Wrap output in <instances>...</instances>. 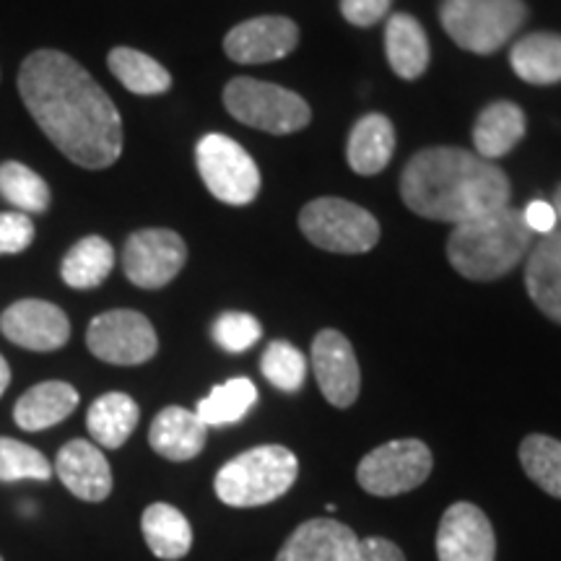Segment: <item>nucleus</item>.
Returning <instances> with one entry per match:
<instances>
[{
  "label": "nucleus",
  "mask_w": 561,
  "mask_h": 561,
  "mask_svg": "<svg viewBox=\"0 0 561 561\" xmlns=\"http://www.w3.org/2000/svg\"><path fill=\"white\" fill-rule=\"evenodd\" d=\"M359 561H405V553L388 538H362Z\"/></svg>",
  "instance_id": "38"
},
{
  "label": "nucleus",
  "mask_w": 561,
  "mask_h": 561,
  "mask_svg": "<svg viewBox=\"0 0 561 561\" xmlns=\"http://www.w3.org/2000/svg\"><path fill=\"white\" fill-rule=\"evenodd\" d=\"M520 462L528 479L546 494L561 500V442L546 434H530L520 445Z\"/></svg>",
  "instance_id": "31"
},
{
  "label": "nucleus",
  "mask_w": 561,
  "mask_h": 561,
  "mask_svg": "<svg viewBox=\"0 0 561 561\" xmlns=\"http://www.w3.org/2000/svg\"><path fill=\"white\" fill-rule=\"evenodd\" d=\"M195 164L208 193L227 206H248L261 193V170L234 138L203 136L195 146Z\"/></svg>",
  "instance_id": "8"
},
{
  "label": "nucleus",
  "mask_w": 561,
  "mask_h": 561,
  "mask_svg": "<svg viewBox=\"0 0 561 561\" xmlns=\"http://www.w3.org/2000/svg\"><path fill=\"white\" fill-rule=\"evenodd\" d=\"M297 455L280 445H261L237 455L216 473V496L229 507H263L294 486Z\"/></svg>",
  "instance_id": "4"
},
{
  "label": "nucleus",
  "mask_w": 561,
  "mask_h": 561,
  "mask_svg": "<svg viewBox=\"0 0 561 561\" xmlns=\"http://www.w3.org/2000/svg\"><path fill=\"white\" fill-rule=\"evenodd\" d=\"M210 335L229 354H242V351L252 348L261 341L263 325L261 320L252 318L248 312H224L214 320Z\"/></svg>",
  "instance_id": "34"
},
{
  "label": "nucleus",
  "mask_w": 561,
  "mask_h": 561,
  "mask_svg": "<svg viewBox=\"0 0 561 561\" xmlns=\"http://www.w3.org/2000/svg\"><path fill=\"white\" fill-rule=\"evenodd\" d=\"M115 268V250L104 237H83L66 252L60 278L70 289H96Z\"/></svg>",
  "instance_id": "27"
},
{
  "label": "nucleus",
  "mask_w": 561,
  "mask_h": 561,
  "mask_svg": "<svg viewBox=\"0 0 561 561\" xmlns=\"http://www.w3.org/2000/svg\"><path fill=\"white\" fill-rule=\"evenodd\" d=\"M224 107L237 123L248 128L273 133V136H289L307 128L312 121V110L297 91H289L278 83L248 79H231L224 89Z\"/></svg>",
  "instance_id": "6"
},
{
  "label": "nucleus",
  "mask_w": 561,
  "mask_h": 561,
  "mask_svg": "<svg viewBox=\"0 0 561 561\" xmlns=\"http://www.w3.org/2000/svg\"><path fill=\"white\" fill-rule=\"evenodd\" d=\"M528 121L525 112L515 102H494L481 110L479 121L473 125V146L481 159L494 161L507 157L525 138Z\"/></svg>",
  "instance_id": "22"
},
{
  "label": "nucleus",
  "mask_w": 561,
  "mask_h": 561,
  "mask_svg": "<svg viewBox=\"0 0 561 561\" xmlns=\"http://www.w3.org/2000/svg\"><path fill=\"white\" fill-rule=\"evenodd\" d=\"M34 242V221L21 210L0 214V255H19Z\"/></svg>",
  "instance_id": "35"
},
{
  "label": "nucleus",
  "mask_w": 561,
  "mask_h": 561,
  "mask_svg": "<svg viewBox=\"0 0 561 561\" xmlns=\"http://www.w3.org/2000/svg\"><path fill=\"white\" fill-rule=\"evenodd\" d=\"M299 229L314 248L339 255H362L380 242V221L367 208L343 198L307 203L299 214Z\"/></svg>",
  "instance_id": "7"
},
{
  "label": "nucleus",
  "mask_w": 561,
  "mask_h": 561,
  "mask_svg": "<svg viewBox=\"0 0 561 561\" xmlns=\"http://www.w3.org/2000/svg\"><path fill=\"white\" fill-rule=\"evenodd\" d=\"M107 66L115 73V79L138 96L164 94L172 87L170 70L159 60H153L151 55L133 50V47H115L107 55Z\"/></svg>",
  "instance_id": "28"
},
{
  "label": "nucleus",
  "mask_w": 561,
  "mask_h": 561,
  "mask_svg": "<svg viewBox=\"0 0 561 561\" xmlns=\"http://www.w3.org/2000/svg\"><path fill=\"white\" fill-rule=\"evenodd\" d=\"M138 419L140 409L130 396H125V392H104L102 398L91 403L87 426L96 445L107 447V450H117L136 432Z\"/></svg>",
  "instance_id": "25"
},
{
  "label": "nucleus",
  "mask_w": 561,
  "mask_h": 561,
  "mask_svg": "<svg viewBox=\"0 0 561 561\" xmlns=\"http://www.w3.org/2000/svg\"><path fill=\"white\" fill-rule=\"evenodd\" d=\"M299 45V26L286 16H257L242 21L224 37V53L240 66L284 60Z\"/></svg>",
  "instance_id": "12"
},
{
  "label": "nucleus",
  "mask_w": 561,
  "mask_h": 561,
  "mask_svg": "<svg viewBox=\"0 0 561 561\" xmlns=\"http://www.w3.org/2000/svg\"><path fill=\"white\" fill-rule=\"evenodd\" d=\"M551 206H553V210H557V219L561 221V185L557 187V193H553V203H551Z\"/></svg>",
  "instance_id": "40"
},
{
  "label": "nucleus",
  "mask_w": 561,
  "mask_h": 561,
  "mask_svg": "<svg viewBox=\"0 0 561 561\" xmlns=\"http://www.w3.org/2000/svg\"><path fill=\"white\" fill-rule=\"evenodd\" d=\"M261 369L263 377L273 385V388L284 392H297L301 390V385H305L307 359L289 341H273L271 346L265 348Z\"/></svg>",
  "instance_id": "32"
},
{
  "label": "nucleus",
  "mask_w": 561,
  "mask_h": 561,
  "mask_svg": "<svg viewBox=\"0 0 561 561\" xmlns=\"http://www.w3.org/2000/svg\"><path fill=\"white\" fill-rule=\"evenodd\" d=\"M432 473V450L421 439H396L371 450L356 468V481L371 496H398L419 489Z\"/></svg>",
  "instance_id": "9"
},
{
  "label": "nucleus",
  "mask_w": 561,
  "mask_h": 561,
  "mask_svg": "<svg viewBox=\"0 0 561 561\" xmlns=\"http://www.w3.org/2000/svg\"><path fill=\"white\" fill-rule=\"evenodd\" d=\"M390 5L392 0H341V13L354 26H375Z\"/></svg>",
  "instance_id": "36"
},
{
  "label": "nucleus",
  "mask_w": 561,
  "mask_h": 561,
  "mask_svg": "<svg viewBox=\"0 0 561 561\" xmlns=\"http://www.w3.org/2000/svg\"><path fill=\"white\" fill-rule=\"evenodd\" d=\"M0 333L30 351H58L70 339L68 314L45 299H21L0 314Z\"/></svg>",
  "instance_id": "13"
},
{
  "label": "nucleus",
  "mask_w": 561,
  "mask_h": 561,
  "mask_svg": "<svg viewBox=\"0 0 561 561\" xmlns=\"http://www.w3.org/2000/svg\"><path fill=\"white\" fill-rule=\"evenodd\" d=\"M140 530H144L146 546L157 553L159 559L178 561L187 557L193 549V528L187 517L182 515L172 504L157 502L146 507L144 517H140Z\"/></svg>",
  "instance_id": "26"
},
{
  "label": "nucleus",
  "mask_w": 561,
  "mask_h": 561,
  "mask_svg": "<svg viewBox=\"0 0 561 561\" xmlns=\"http://www.w3.org/2000/svg\"><path fill=\"white\" fill-rule=\"evenodd\" d=\"M79 405V392L68 382H39L24 392L13 409V421L24 432H42L66 421Z\"/></svg>",
  "instance_id": "20"
},
{
  "label": "nucleus",
  "mask_w": 561,
  "mask_h": 561,
  "mask_svg": "<svg viewBox=\"0 0 561 561\" xmlns=\"http://www.w3.org/2000/svg\"><path fill=\"white\" fill-rule=\"evenodd\" d=\"M0 195L21 214H45L50 208V187L21 161L0 164Z\"/></svg>",
  "instance_id": "30"
},
{
  "label": "nucleus",
  "mask_w": 561,
  "mask_h": 561,
  "mask_svg": "<svg viewBox=\"0 0 561 561\" xmlns=\"http://www.w3.org/2000/svg\"><path fill=\"white\" fill-rule=\"evenodd\" d=\"M523 221H525V227L533 231V234H543V237L551 234L559 224L557 210H553L549 201H541V198L530 201L528 206H525Z\"/></svg>",
  "instance_id": "37"
},
{
  "label": "nucleus",
  "mask_w": 561,
  "mask_h": 561,
  "mask_svg": "<svg viewBox=\"0 0 561 561\" xmlns=\"http://www.w3.org/2000/svg\"><path fill=\"white\" fill-rule=\"evenodd\" d=\"M528 19L525 0H442L439 21L455 45L473 55L502 50Z\"/></svg>",
  "instance_id": "5"
},
{
  "label": "nucleus",
  "mask_w": 561,
  "mask_h": 561,
  "mask_svg": "<svg viewBox=\"0 0 561 561\" xmlns=\"http://www.w3.org/2000/svg\"><path fill=\"white\" fill-rule=\"evenodd\" d=\"M208 426L198 419V413L170 405L159 411L149 430L151 450L172 462H185L198 458L206 447Z\"/></svg>",
  "instance_id": "18"
},
{
  "label": "nucleus",
  "mask_w": 561,
  "mask_h": 561,
  "mask_svg": "<svg viewBox=\"0 0 561 561\" xmlns=\"http://www.w3.org/2000/svg\"><path fill=\"white\" fill-rule=\"evenodd\" d=\"M0 561H3V559H0Z\"/></svg>",
  "instance_id": "41"
},
{
  "label": "nucleus",
  "mask_w": 561,
  "mask_h": 561,
  "mask_svg": "<svg viewBox=\"0 0 561 561\" xmlns=\"http://www.w3.org/2000/svg\"><path fill=\"white\" fill-rule=\"evenodd\" d=\"M510 178L479 153L434 146L413 153L401 174V198L413 214L458 224L510 206Z\"/></svg>",
  "instance_id": "2"
},
{
  "label": "nucleus",
  "mask_w": 561,
  "mask_h": 561,
  "mask_svg": "<svg viewBox=\"0 0 561 561\" xmlns=\"http://www.w3.org/2000/svg\"><path fill=\"white\" fill-rule=\"evenodd\" d=\"M533 231L525 227L523 210L504 206L476 216L453 229L447 257L462 278L494 280L515 271L533 250Z\"/></svg>",
  "instance_id": "3"
},
{
  "label": "nucleus",
  "mask_w": 561,
  "mask_h": 561,
  "mask_svg": "<svg viewBox=\"0 0 561 561\" xmlns=\"http://www.w3.org/2000/svg\"><path fill=\"white\" fill-rule=\"evenodd\" d=\"M437 557L439 561H494V528L476 504L458 502L442 515Z\"/></svg>",
  "instance_id": "15"
},
{
  "label": "nucleus",
  "mask_w": 561,
  "mask_h": 561,
  "mask_svg": "<svg viewBox=\"0 0 561 561\" xmlns=\"http://www.w3.org/2000/svg\"><path fill=\"white\" fill-rule=\"evenodd\" d=\"M50 476L53 466L37 447L11 437H0V481H47Z\"/></svg>",
  "instance_id": "33"
},
{
  "label": "nucleus",
  "mask_w": 561,
  "mask_h": 561,
  "mask_svg": "<svg viewBox=\"0 0 561 561\" xmlns=\"http://www.w3.org/2000/svg\"><path fill=\"white\" fill-rule=\"evenodd\" d=\"M385 53L390 68L405 81L419 79L430 68V39L411 13H392L385 26Z\"/></svg>",
  "instance_id": "23"
},
{
  "label": "nucleus",
  "mask_w": 561,
  "mask_h": 561,
  "mask_svg": "<svg viewBox=\"0 0 561 561\" xmlns=\"http://www.w3.org/2000/svg\"><path fill=\"white\" fill-rule=\"evenodd\" d=\"M257 403V388L248 377H234V380L216 385L206 398L198 403V419L208 426L237 424L248 416L252 405Z\"/></svg>",
  "instance_id": "29"
},
{
  "label": "nucleus",
  "mask_w": 561,
  "mask_h": 561,
  "mask_svg": "<svg viewBox=\"0 0 561 561\" xmlns=\"http://www.w3.org/2000/svg\"><path fill=\"white\" fill-rule=\"evenodd\" d=\"M312 369L325 401L348 409L359 398L362 371L348 339L339 331H320L312 341Z\"/></svg>",
  "instance_id": "14"
},
{
  "label": "nucleus",
  "mask_w": 561,
  "mask_h": 561,
  "mask_svg": "<svg viewBox=\"0 0 561 561\" xmlns=\"http://www.w3.org/2000/svg\"><path fill=\"white\" fill-rule=\"evenodd\" d=\"M276 561H359V536L331 517H312L280 546Z\"/></svg>",
  "instance_id": "16"
},
{
  "label": "nucleus",
  "mask_w": 561,
  "mask_h": 561,
  "mask_svg": "<svg viewBox=\"0 0 561 561\" xmlns=\"http://www.w3.org/2000/svg\"><path fill=\"white\" fill-rule=\"evenodd\" d=\"M19 94L42 133L83 170H107L123 153L115 102L81 62L60 50H37L21 62Z\"/></svg>",
  "instance_id": "1"
},
{
  "label": "nucleus",
  "mask_w": 561,
  "mask_h": 561,
  "mask_svg": "<svg viewBox=\"0 0 561 561\" xmlns=\"http://www.w3.org/2000/svg\"><path fill=\"white\" fill-rule=\"evenodd\" d=\"M525 289L546 318L561 325V231L533 244L525 265Z\"/></svg>",
  "instance_id": "19"
},
{
  "label": "nucleus",
  "mask_w": 561,
  "mask_h": 561,
  "mask_svg": "<svg viewBox=\"0 0 561 561\" xmlns=\"http://www.w3.org/2000/svg\"><path fill=\"white\" fill-rule=\"evenodd\" d=\"M87 346L96 359L117 367H136L153 359L159 339L146 314L136 310H110L91 320Z\"/></svg>",
  "instance_id": "10"
},
{
  "label": "nucleus",
  "mask_w": 561,
  "mask_h": 561,
  "mask_svg": "<svg viewBox=\"0 0 561 561\" xmlns=\"http://www.w3.org/2000/svg\"><path fill=\"white\" fill-rule=\"evenodd\" d=\"M510 66L517 79L533 87H551L561 81V34L533 32L517 39L510 53Z\"/></svg>",
  "instance_id": "24"
},
{
  "label": "nucleus",
  "mask_w": 561,
  "mask_h": 561,
  "mask_svg": "<svg viewBox=\"0 0 561 561\" xmlns=\"http://www.w3.org/2000/svg\"><path fill=\"white\" fill-rule=\"evenodd\" d=\"M62 486L83 502H104L112 491V468L104 453L87 439H70L55 460Z\"/></svg>",
  "instance_id": "17"
},
{
  "label": "nucleus",
  "mask_w": 561,
  "mask_h": 561,
  "mask_svg": "<svg viewBox=\"0 0 561 561\" xmlns=\"http://www.w3.org/2000/svg\"><path fill=\"white\" fill-rule=\"evenodd\" d=\"M9 385H11V367H9V362L0 356V398H3V392L9 390Z\"/></svg>",
  "instance_id": "39"
},
{
  "label": "nucleus",
  "mask_w": 561,
  "mask_h": 561,
  "mask_svg": "<svg viewBox=\"0 0 561 561\" xmlns=\"http://www.w3.org/2000/svg\"><path fill=\"white\" fill-rule=\"evenodd\" d=\"M392 151H396V128L380 112L359 117V123L351 128L346 157L356 174L364 178L380 174L390 164Z\"/></svg>",
  "instance_id": "21"
},
{
  "label": "nucleus",
  "mask_w": 561,
  "mask_h": 561,
  "mask_svg": "<svg viewBox=\"0 0 561 561\" xmlns=\"http://www.w3.org/2000/svg\"><path fill=\"white\" fill-rule=\"evenodd\" d=\"M187 263V244L172 229L133 231L123 250V271L140 289H161Z\"/></svg>",
  "instance_id": "11"
}]
</instances>
